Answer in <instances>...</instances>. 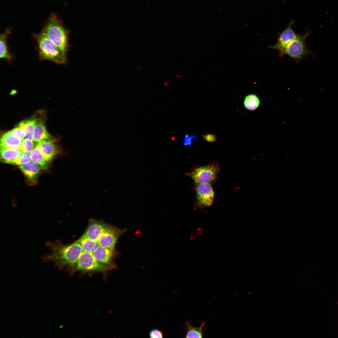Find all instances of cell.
I'll return each mask as SVG.
<instances>
[{
	"mask_svg": "<svg viewBox=\"0 0 338 338\" xmlns=\"http://www.w3.org/2000/svg\"><path fill=\"white\" fill-rule=\"evenodd\" d=\"M137 69L138 71H140L142 69V67L141 65H138L137 67Z\"/></svg>",
	"mask_w": 338,
	"mask_h": 338,
	"instance_id": "29",
	"label": "cell"
},
{
	"mask_svg": "<svg viewBox=\"0 0 338 338\" xmlns=\"http://www.w3.org/2000/svg\"><path fill=\"white\" fill-rule=\"evenodd\" d=\"M260 103L259 98L253 94L246 96L244 101V105L245 108L251 111L256 110L259 107Z\"/></svg>",
	"mask_w": 338,
	"mask_h": 338,
	"instance_id": "21",
	"label": "cell"
},
{
	"mask_svg": "<svg viewBox=\"0 0 338 338\" xmlns=\"http://www.w3.org/2000/svg\"><path fill=\"white\" fill-rule=\"evenodd\" d=\"M292 23L290 24L278 35L276 43L274 45H269V47L273 50H278L280 52L290 43L297 36L293 29Z\"/></svg>",
	"mask_w": 338,
	"mask_h": 338,
	"instance_id": "9",
	"label": "cell"
},
{
	"mask_svg": "<svg viewBox=\"0 0 338 338\" xmlns=\"http://www.w3.org/2000/svg\"><path fill=\"white\" fill-rule=\"evenodd\" d=\"M19 167L25 175L30 179L35 177L39 171L38 166L32 161L20 165Z\"/></svg>",
	"mask_w": 338,
	"mask_h": 338,
	"instance_id": "19",
	"label": "cell"
},
{
	"mask_svg": "<svg viewBox=\"0 0 338 338\" xmlns=\"http://www.w3.org/2000/svg\"><path fill=\"white\" fill-rule=\"evenodd\" d=\"M10 131L14 136L21 140L23 139L26 136L25 131L18 126Z\"/></svg>",
	"mask_w": 338,
	"mask_h": 338,
	"instance_id": "25",
	"label": "cell"
},
{
	"mask_svg": "<svg viewBox=\"0 0 338 338\" xmlns=\"http://www.w3.org/2000/svg\"><path fill=\"white\" fill-rule=\"evenodd\" d=\"M307 32L304 35H298L297 37L290 43L280 53L279 56L282 57L287 55L294 59L297 63H300L303 58L308 55L314 57V55L308 49L306 39L310 34Z\"/></svg>",
	"mask_w": 338,
	"mask_h": 338,
	"instance_id": "4",
	"label": "cell"
},
{
	"mask_svg": "<svg viewBox=\"0 0 338 338\" xmlns=\"http://www.w3.org/2000/svg\"><path fill=\"white\" fill-rule=\"evenodd\" d=\"M44 156L49 161L57 153L58 150L53 141L44 139L39 142L37 146Z\"/></svg>",
	"mask_w": 338,
	"mask_h": 338,
	"instance_id": "12",
	"label": "cell"
},
{
	"mask_svg": "<svg viewBox=\"0 0 338 338\" xmlns=\"http://www.w3.org/2000/svg\"><path fill=\"white\" fill-rule=\"evenodd\" d=\"M108 225L102 221L91 219L84 233L90 239L97 241L99 238Z\"/></svg>",
	"mask_w": 338,
	"mask_h": 338,
	"instance_id": "10",
	"label": "cell"
},
{
	"mask_svg": "<svg viewBox=\"0 0 338 338\" xmlns=\"http://www.w3.org/2000/svg\"><path fill=\"white\" fill-rule=\"evenodd\" d=\"M33 36L35 40L40 60H49L59 64L66 62V52L58 47L43 31L33 34Z\"/></svg>",
	"mask_w": 338,
	"mask_h": 338,
	"instance_id": "2",
	"label": "cell"
},
{
	"mask_svg": "<svg viewBox=\"0 0 338 338\" xmlns=\"http://www.w3.org/2000/svg\"><path fill=\"white\" fill-rule=\"evenodd\" d=\"M220 168L217 163L195 168L188 174L197 184L210 183L215 179Z\"/></svg>",
	"mask_w": 338,
	"mask_h": 338,
	"instance_id": "6",
	"label": "cell"
},
{
	"mask_svg": "<svg viewBox=\"0 0 338 338\" xmlns=\"http://www.w3.org/2000/svg\"><path fill=\"white\" fill-rule=\"evenodd\" d=\"M198 139L197 137L195 135H189L186 134L184 137L183 145L186 146H191L193 143L196 141Z\"/></svg>",
	"mask_w": 338,
	"mask_h": 338,
	"instance_id": "26",
	"label": "cell"
},
{
	"mask_svg": "<svg viewBox=\"0 0 338 338\" xmlns=\"http://www.w3.org/2000/svg\"><path fill=\"white\" fill-rule=\"evenodd\" d=\"M125 229H121L108 225L101 233L97 240L99 246L114 248L118 238L126 232Z\"/></svg>",
	"mask_w": 338,
	"mask_h": 338,
	"instance_id": "8",
	"label": "cell"
},
{
	"mask_svg": "<svg viewBox=\"0 0 338 338\" xmlns=\"http://www.w3.org/2000/svg\"><path fill=\"white\" fill-rule=\"evenodd\" d=\"M23 152L21 149L1 147V158L3 161L5 163L15 164Z\"/></svg>",
	"mask_w": 338,
	"mask_h": 338,
	"instance_id": "13",
	"label": "cell"
},
{
	"mask_svg": "<svg viewBox=\"0 0 338 338\" xmlns=\"http://www.w3.org/2000/svg\"><path fill=\"white\" fill-rule=\"evenodd\" d=\"M31 161L39 166L42 169H46L49 161L43 155L36 146L30 152Z\"/></svg>",
	"mask_w": 338,
	"mask_h": 338,
	"instance_id": "20",
	"label": "cell"
},
{
	"mask_svg": "<svg viewBox=\"0 0 338 338\" xmlns=\"http://www.w3.org/2000/svg\"><path fill=\"white\" fill-rule=\"evenodd\" d=\"M205 324V321H202L199 327H195L192 325L190 321H187L184 325L186 331L185 337L202 338L203 330Z\"/></svg>",
	"mask_w": 338,
	"mask_h": 338,
	"instance_id": "17",
	"label": "cell"
},
{
	"mask_svg": "<svg viewBox=\"0 0 338 338\" xmlns=\"http://www.w3.org/2000/svg\"><path fill=\"white\" fill-rule=\"evenodd\" d=\"M31 161L30 153L23 152L16 160L14 164L20 165L28 163Z\"/></svg>",
	"mask_w": 338,
	"mask_h": 338,
	"instance_id": "24",
	"label": "cell"
},
{
	"mask_svg": "<svg viewBox=\"0 0 338 338\" xmlns=\"http://www.w3.org/2000/svg\"><path fill=\"white\" fill-rule=\"evenodd\" d=\"M196 206L203 208L209 207L213 203L214 192L210 183L197 184Z\"/></svg>",
	"mask_w": 338,
	"mask_h": 338,
	"instance_id": "7",
	"label": "cell"
},
{
	"mask_svg": "<svg viewBox=\"0 0 338 338\" xmlns=\"http://www.w3.org/2000/svg\"><path fill=\"white\" fill-rule=\"evenodd\" d=\"M42 31L60 49L67 51L69 32L55 13L50 15Z\"/></svg>",
	"mask_w": 338,
	"mask_h": 338,
	"instance_id": "3",
	"label": "cell"
},
{
	"mask_svg": "<svg viewBox=\"0 0 338 338\" xmlns=\"http://www.w3.org/2000/svg\"><path fill=\"white\" fill-rule=\"evenodd\" d=\"M150 338H158L163 337V332L157 329L151 330L149 333Z\"/></svg>",
	"mask_w": 338,
	"mask_h": 338,
	"instance_id": "28",
	"label": "cell"
},
{
	"mask_svg": "<svg viewBox=\"0 0 338 338\" xmlns=\"http://www.w3.org/2000/svg\"><path fill=\"white\" fill-rule=\"evenodd\" d=\"M113 266L102 264L96 261L91 253L83 251L77 263L74 270L83 272H106Z\"/></svg>",
	"mask_w": 338,
	"mask_h": 338,
	"instance_id": "5",
	"label": "cell"
},
{
	"mask_svg": "<svg viewBox=\"0 0 338 338\" xmlns=\"http://www.w3.org/2000/svg\"><path fill=\"white\" fill-rule=\"evenodd\" d=\"M9 29H7L0 35V58L10 62L13 58V55L9 51L7 44V39L9 33Z\"/></svg>",
	"mask_w": 338,
	"mask_h": 338,
	"instance_id": "15",
	"label": "cell"
},
{
	"mask_svg": "<svg viewBox=\"0 0 338 338\" xmlns=\"http://www.w3.org/2000/svg\"><path fill=\"white\" fill-rule=\"evenodd\" d=\"M79 243L84 252L92 253L99 246L97 241L89 238L84 233L77 240Z\"/></svg>",
	"mask_w": 338,
	"mask_h": 338,
	"instance_id": "18",
	"label": "cell"
},
{
	"mask_svg": "<svg viewBox=\"0 0 338 338\" xmlns=\"http://www.w3.org/2000/svg\"><path fill=\"white\" fill-rule=\"evenodd\" d=\"M52 136L47 132L44 123L42 122H37L34 128L32 140L39 142L44 139H50Z\"/></svg>",
	"mask_w": 338,
	"mask_h": 338,
	"instance_id": "16",
	"label": "cell"
},
{
	"mask_svg": "<svg viewBox=\"0 0 338 338\" xmlns=\"http://www.w3.org/2000/svg\"><path fill=\"white\" fill-rule=\"evenodd\" d=\"M32 139L25 138L22 140L21 149L23 152L30 153L33 149L34 145Z\"/></svg>",
	"mask_w": 338,
	"mask_h": 338,
	"instance_id": "23",
	"label": "cell"
},
{
	"mask_svg": "<svg viewBox=\"0 0 338 338\" xmlns=\"http://www.w3.org/2000/svg\"><path fill=\"white\" fill-rule=\"evenodd\" d=\"M202 138L207 142L213 143L217 142V137L216 135L213 133H208L202 136Z\"/></svg>",
	"mask_w": 338,
	"mask_h": 338,
	"instance_id": "27",
	"label": "cell"
},
{
	"mask_svg": "<svg viewBox=\"0 0 338 338\" xmlns=\"http://www.w3.org/2000/svg\"><path fill=\"white\" fill-rule=\"evenodd\" d=\"M22 141L14 136L10 131L4 134L1 138L0 147L20 149Z\"/></svg>",
	"mask_w": 338,
	"mask_h": 338,
	"instance_id": "14",
	"label": "cell"
},
{
	"mask_svg": "<svg viewBox=\"0 0 338 338\" xmlns=\"http://www.w3.org/2000/svg\"><path fill=\"white\" fill-rule=\"evenodd\" d=\"M115 254L114 248H107L99 246L92 253V254L98 262L108 266H113L111 264V262Z\"/></svg>",
	"mask_w": 338,
	"mask_h": 338,
	"instance_id": "11",
	"label": "cell"
},
{
	"mask_svg": "<svg viewBox=\"0 0 338 338\" xmlns=\"http://www.w3.org/2000/svg\"><path fill=\"white\" fill-rule=\"evenodd\" d=\"M45 246L48 252L41 259L44 262H52L60 269L74 270L78 259L83 251L80 244L77 241L68 244L59 240L47 242Z\"/></svg>",
	"mask_w": 338,
	"mask_h": 338,
	"instance_id": "1",
	"label": "cell"
},
{
	"mask_svg": "<svg viewBox=\"0 0 338 338\" xmlns=\"http://www.w3.org/2000/svg\"><path fill=\"white\" fill-rule=\"evenodd\" d=\"M36 122V120H33L22 121L19 124L18 126L25 131V138L32 139Z\"/></svg>",
	"mask_w": 338,
	"mask_h": 338,
	"instance_id": "22",
	"label": "cell"
},
{
	"mask_svg": "<svg viewBox=\"0 0 338 338\" xmlns=\"http://www.w3.org/2000/svg\"><path fill=\"white\" fill-rule=\"evenodd\" d=\"M174 75H175V76L176 77H177V78H181V76L178 74H175Z\"/></svg>",
	"mask_w": 338,
	"mask_h": 338,
	"instance_id": "31",
	"label": "cell"
},
{
	"mask_svg": "<svg viewBox=\"0 0 338 338\" xmlns=\"http://www.w3.org/2000/svg\"><path fill=\"white\" fill-rule=\"evenodd\" d=\"M163 84L165 86H168L169 85V83L167 81H165L163 82Z\"/></svg>",
	"mask_w": 338,
	"mask_h": 338,
	"instance_id": "30",
	"label": "cell"
}]
</instances>
